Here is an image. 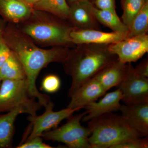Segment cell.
<instances>
[{"label":"cell","mask_w":148,"mask_h":148,"mask_svg":"<svg viewBox=\"0 0 148 148\" xmlns=\"http://www.w3.org/2000/svg\"><path fill=\"white\" fill-rule=\"evenodd\" d=\"M2 36L10 50L23 65L30 94L45 108L50 101L49 96L37 89L36 81L40 72L51 63L62 64L70 52V47H53L49 49L39 47L16 24L8 23Z\"/></svg>","instance_id":"cell-1"},{"label":"cell","mask_w":148,"mask_h":148,"mask_svg":"<svg viewBox=\"0 0 148 148\" xmlns=\"http://www.w3.org/2000/svg\"><path fill=\"white\" fill-rule=\"evenodd\" d=\"M76 45L70 49L69 55L62 63L65 73L72 78L69 98L85 82L118 59L116 55L109 51V45L83 44Z\"/></svg>","instance_id":"cell-2"},{"label":"cell","mask_w":148,"mask_h":148,"mask_svg":"<svg viewBox=\"0 0 148 148\" xmlns=\"http://www.w3.org/2000/svg\"><path fill=\"white\" fill-rule=\"evenodd\" d=\"M16 25L40 47H71L75 45L71 41L70 36L75 28L67 20L48 12L33 10L29 18Z\"/></svg>","instance_id":"cell-3"},{"label":"cell","mask_w":148,"mask_h":148,"mask_svg":"<svg viewBox=\"0 0 148 148\" xmlns=\"http://www.w3.org/2000/svg\"><path fill=\"white\" fill-rule=\"evenodd\" d=\"M91 148H112L119 143L143 138L121 115L110 113L88 121Z\"/></svg>","instance_id":"cell-4"},{"label":"cell","mask_w":148,"mask_h":148,"mask_svg":"<svg viewBox=\"0 0 148 148\" xmlns=\"http://www.w3.org/2000/svg\"><path fill=\"white\" fill-rule=\"evenodd\" d=\"M42 105L29 92L27 79L3 80L0 84V113L18 108L30 116L36 115Z\"/></svg>","instance_id":"cell-5"},{"label":"cell","mask_w":148,"mask_h":148,"mask_svg":"<svg viewBox=\"0 0 148 148\" xmlns=\"http://www.w3.org/2000/svg\"><path fill=\"white\" fill-rule=\"evenodd\" d=\"M82 113L71 116L65 124L44 132L41 137L46 140L64 143L71 148H91L88 138L90 132L88 127L82 126L81 121L86 114Z\"/></svg>","instance_id":"cell-6"},{"label":"cell","mask_w":148,"mask_h":148,"mask_svg":"<svg viewBox=\"0 0 148 148\" xmlns=\"http://www.w3.org/2000/svg\"><path fill=\"white\" fill-rule=\"evenodd\" d=\"M53 107L54 104L50 101L45 107V112L42 114L29 116L28 119L31 122L32 127L26 141L35 137H41L44 132L56 128L62 121L67 119L75 112L79 110L67 108L55 112L53 110Z\"/></svg>","instance_id":"cell-7"},{"label":"cell","mask_w":148,"mask_h":148,"mask_svg":"<svg viewBox=\"0 0 148 148\" xmlns=\"http://www.w3.org/2000/svg\"><path fill=\"white\" fill-rule=\"evenodd\" d=\"M128 66L127 75L118 86L122 92L121 101L127 105L148 102V78L138 75L131 63Z\"/></svg>","instance_id":"cell-8"},{"label":"cell","mask_w":148,"mask_h":148,"mask_svg":"<svg viewBox=\"0 0 148 148\" xmlns=\"http://www.w3.org/2000/svg\"><path fill=\"white\" fill-rule=\"evenodd\" d=\"M109 51L123 63L135 62L148 51V35L126 38L109 45Z\"/></svg>","instance_id":"cell-9"},{"label":"cell","mask_w":148,"mask_h":148,"mask_svg":"<svg viewBox=\"0 0 148 148\" xmlns=\"http://www.w3.org/2000/svg\"><path fill=\"white\" fill-rule=\"evenodd\" d=\"M67 21L76 29L100 30L98 20L94 14V3L82 1L69 6Z\"/></svg>","instance_id":"cell-10"},{"label":"cell","mask_w":148,"mask_h":148,"mask_svg":"<svg viewBox=\"0 0 148 148\" xmlns=\"http://www.w3.org/2000/svg\"><path fill=\"white\" fill-rule=\"evenodd\" d=\"M107 92L94 77L83 84L71 97L67 108L79 110L96 101Z\"/></svg>","instance_id":"cell-11"},{"label":"cell","mask_w":148,"mask_h":148,"mask_svg":"<svg viewBox=\"0 0 148 148\" xmlns=\"http://www.w3.org/2000/svg\"><path fill=\"white\" fill-rule=\"evenodd\" d=\"M103 96L98 102H92L85 107L86 114L82 118V121L88 122L102 115L119 110L122 98L119 88Z\"/></svg>","instance_id":"cell-12"},{"label":"cell","mask_w":148,"mask_h":148,"mask_svg":"<svg viewBox=\"0 0 148 148\" xmlns=\"http://www.w3.org/2000/svg\"><path fill=\"white\" fill-rule=\"evenodd\" d=\"M70 36L71 41L75 45L83 44L110 45L126 38L115 32L107 33L94 29H75Z\"/></svg>","instance_id":"cell-13"},{"label":"cell","mask_w":148,"mask_h":148,"mask_svg":"<svg viewBox=\"0 0 148 148\" xmlns=\"http://www.w3.org/2000/svg\"><path fill=\"white\" fill-rule=\"evenodd\" d=\"M119 110L128 124L143 136H148V102L121 105Z\"/></svg>","instance_id":"cell-14"},{"label":"cell","mask_w":148,"mask_h":148,"mask_svg":"<svg viewBox=\"0 0 148 148\" xmlns=\"http://www.w3.org/2000/svg\"><path fill=\"white\" fill-rule=\"evenodd\" d=\"M128 63H123L118 59L109 64L94 76L107 92L119 86L124 80L128 70Z\"/></svg>","instance_id":"cell-15"},{"label":"cell","mask_w":148,"mask_h":148,"mask_svg":"<svg viewBox=\"0 0 148 148\" xmlns=\"http://www.w3.org/2000/svg\"><path fill=\"white\" fill-rule=\"evenodd\" d=\"M33 10L20 0H0V16L8 23H21L29 18Z\"/></svg>","instance_id":"cell-16"},{"label":"cell","mask_w":148,"mask_h":148,"mask_svg":"<svg viewBox=\"0 0 148 148\" xmlns=\"http://www.w3.org/2000/svg\"><path fill=\"white\" fill-rule=\"evenodd\" d=\"M26 114L22 108H18L0 114V148H8L12 147L14 134V123L20 114Z\"/></svg>","instance_id":"cell-17"},{"label":"cell","mask_w":148,"mask_h":148,"mask_svg":"<svg viewBox=\"0 0 148 148\" xmlns=\"http://www.w3.org/2000/svg\"><path fill=\"white\" fill-rule=\"evenodd\" d=\"M94 11L99 23L108 27L113 32L127 38L129 28L123 22L116 13L109 10H101L95 7Z\"/></svg>","instance_id":"cell-18"},{"label":"cell","mask_w":148,"mask_h":148,"mask_svg":"<svg viewBox=\"0 0 148 148\" xmlns=\"http://www.w3.org/2000/svg\"><path fill=\"white\" fill-rule=\"evenodd\" d=\"M23 65L16 55L11 51L10 55L0 68V83L3 80L26 79Z\"/></svg>","instance_id":"cell-19"},{"label":"cell","mask_w":148,"mask_h":148,"mask_svg":"<svg viewBox=\"0 0 148 148\" xmlns=\"http://www.w3.org/2000/svg\"><path fill=\"white\" fill-rule=\"evenodd\" d=\"M33 10L46 12L67 20L70 7L66 0H40L33 8Z\"/></svg>","instance_id":"cell-20"},{"label":"cell","mask_w":148,"mask_h":148,"mask_svg":"<svg viewBox=\"0 0 148 148\" xmlns=\"http://www.w3.org/2000/svg\"><path fill=\"white\" fill-rule=\"evenodd\" d=\"M148 31V1L132 20L127 38L147 34Z\"/></svg>","instance_id":"cell-21"},{"label":"cell","mask_w":148,"mask_h":148,"mask_svg":"<svg viewBox=\"0 0 148 148\" xmlns=\"http://www.w3.org/2000/svg\"><path fill=\"white\" fill-rule=\"evenodd\" d=\"M148 0H121L123 11L121 21L129 28L133 18Z\"/></svg>","instance_id":"cell-22"},{"label":"cell","mask_w":148,"mask_h":148,"mask_svg":"<svg viewBox=\"0 0 148 148\" xmlns=\"http://www.w3.org/2000/svg\"><path fill=\"white\" fill-rule=\"evenodd\" d=\"M61 86V81L59 77L54 74L46 76L42 82L41 88L47 93L57 92Z\"/></svg>","instance_id":"cell-23"},{"label":"cell","mask_w":148,"mask_h":148,"mask_svg":"<svg viewBox=\"0 0 148 148\" xmlns=\"http://www.w3.org/2000/svg\"><path fill=\"white\" fill-rule=\"evenodd\" d=\"M148 139L147 137L141 138L125 141L117 144L112 148H148Z\"/></svg>","instance_id":"cell-24"},{"label":"cell","mask_w":148,"mask_h":148,"mask_svg":"<svg viewBox=\"0 0 148 148\" xmlns=\"http://www.w3.org/2000/svg\"><path fill=\"white\" fill-rule=\"evenodd\" d=\"M17 148H54L44 143L41 137H35L20 143Z\"/></svg>","instance_id":"cell-25"},{"label":"cell","mask_w":148,"mask_h":148,"mask_svg":"<svg viewBox=\"0 0 148 148\" xmlns=\"http://www.w3.org/2000/svg\"><path fill=\"white\" fill-rule=\"evenodd\" d=\"M94 4L98 9L110 11L116 13L115 0H94Z\"/></svg>","instance_id":"cell-26"},{"label":"cell","mask_w":148,"mask_h":148,"mask_svg":"<svg viewBox=\"0 0 148 148\" xmlns=\"http://www.w3.org/2000/svg\"><path fill=\"white\" fill-rule=\"evenodd\" d=\"M11 53V51L6 43L2 35H0V68Z\"/></svg>","instance_id":"cell-27"},{"label":"cell","mask_w":148,"mask_h":148,"mask_svg":"<svg viewBox=\"0 0 148 148\" xmlns=\"http://www.w3.org/2000/svg\"><path fill=\"white\" fill-rule=\"evenodd\" d=\"M135 72L139 75L148 78V61L145 59L142 61L135 68H134Z\"/></svg>","instance_id":"cell-28"},{"label":"cell","mask_w":148,"mask_h":148,"mask_svg":"<svg viewBox=\"0 0 148 148\" xmlns=\"http://www.w3.org/2000/svg\"><path fill=\"white\" fill-rule=\"evenodd\" d=\"M20 1L33 8L34 6L40 0H20Z\"/></svg>","instance_id":"cell-29"},{"label":"cell","mask_w":148,"mask_h":148,"mask_svg":"<svg viewBox=\"0 0 148 148\" xmlns=\"http://www.w3.org/2000/svg\"><path fill=\"white\" fill-rule=\"evenodd\" d=\"M8 23L0 17V35H2Z\"/></svg>","instance_id":"cell-30"},{"label":"cell","mask_w":148,"mask_h":148,"mask_svg":"<svg viewBox=\"0 0 148 148\" xmlns=\"http://www.w3.org/2000/svg\"><path fill=\"white\" fill-rule=\"evenodd\" d=\"M88 1L94 3V0H66L67 3L69 6L75 3L78 2L82 1Z\"/></svg>","instance_id":"cell-31"},{"label":"cell","mask_w":148,"mask_h":148,"mask_svg":"<svg viewBox=\"0 0 148 148\" xmlns=\"http://www.w3.org/2000/svg\"><path fill=\"white\" fill-rule=\"evenodd\" d=\"M0 84H1V83H0Z\"/></svg>","instance_id":"cell-32"}]
</instances>
